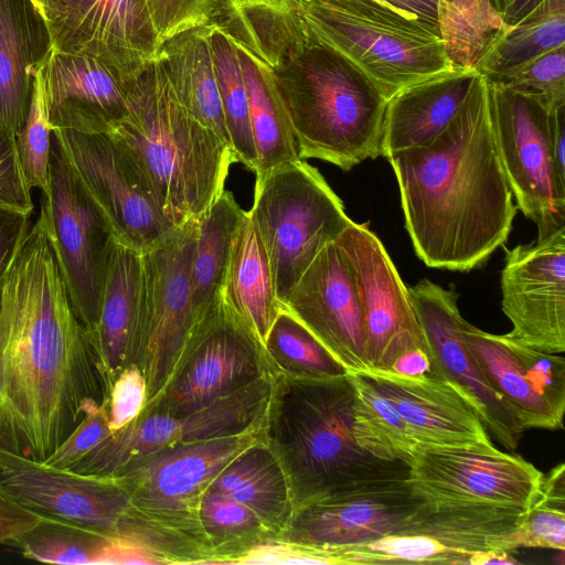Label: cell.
Here are the masks:
<instances>
[{
	"label": "cell",
	"instance_id": "6da1fadb",
	"mask_svg": "<svg viewBox=\"0 0 565 565\" xmlns=\"http://www.w3.org/2000/svg\"><path fill=\"white\" fill-rule=\"evenodd\" d=\"M106 399L39 214L0 277V447L44 461Z\"/></svg>",
	"mask_w": 565,
	"mask_h": 565
},
{
	"label": "cell",
	"instance_id": "7a4b0ae2",
	"mask_svg": "<svg viewBox=\"0 0 565 565\" xmlns=\"http://www.w3.org/2000/svg\"><path fill=\"white\" fill-rule=\"evenodd\" d=\"M385 158L405 228L428 267L468 271L507 242L518 207L498 154L484 75L434 139Z\"/></svg>",
	"mask_w": 565,
	"mask_h": 565
},
{
	"label": "cell",
	"instance_id": "3957f363",
	"mask_svg": "<svg viewBox=\"0 0 565 565\" xmlns=\"http://www.w3.org/2000/svg\"><path fill=\"white\" fill-rule=\"evenodd\" d=\"M103 132L130 156L175 227L199 220L225 190L235 162L183 107L161 57L129 83L125 114Z\"/></svg>",
	"mask_w": 565,
	"mask_h": 565
},
{
	"label": "cell",
	"instance_id": "277c9868",
	"mask_svg": "<svg viewBox=\"0 0 565 565\" xmlns=\"http://www.w3.org/2000/svg\"><path fill=\"white\" fill-rule=\"evenodd\" d=\"M270 379L262 439L281 465L294 509L351 483L408 475L407 465L375 458L356 444L348 373Z\"/></svg>",
	"mask_w": 565,
	"mask_h": 565
},
{
	"label": "cell",
	"instance_id": "5b68a950",
	"mask_svg": "<svg viewBox=\"0 0 565 565\" xmlns=\"http://www.w3.org/2000/svg\"><path fill=\"white\" fill-rule=\"evenodd\" d=\"M306 44L297 79L289 87L280 83L300 159L350 171L382 156L388 99L347 58Z\"/></svg>",
	"mask_w": 565,
	"mask_h": 565
},
{
	"label": "cell",
	"instance_id": "8992f818",
	"mask_svg": "<svg viewBox=\"0 0 565 565\" xmlns=\"http://www.w3.org/2000/svg\"><path fill=\"white\" fill-rule=\"evenodd\" d=\"M297 11L306 43L347 58L387 99L456 66L437 32L379 0H300Z\"/></svg>",
	"mask_w": 565,
	"mask_h": 565
},
{
	"label": "cell",
	"instance_id": "52a82bcc",
	"mask_svg": "<svg viewBox=\"0 0 565 565\" xmlns=\"http://www.w3.org/2000/svg\"><path fill=\"white\" fill-rule=\"evenodd\" d=\"M248 212L264 241L281 308L316 255L352 222L319 170L302 159L256 175Z\"/></svg>",
	"mask_w": 565,
	"mask_h": 565
},
{
	"label": "cell",
	"instance_id": "ba28073f",
	"mask_svg": "<svg viewBox=\"0 0 565 565\" xmlns=\"http://www.w3.org/2000/svg\"><path fill=\"white\" fill-rule=\"evenodd\" d=\"M195 235L196 221H190L140 253L139 303L129 365L135 364L145 377L146 405L168 383L199 324L190 282Z\"/></svg>",
	"mask_w": 565,
	"mask_h": 565
},
{
	"label": "cell",
	"instance_id": "9c48e42d",
	"mask_svg": "<svg viewBox=\"0 0 565 565\" xmlns=\"http://www.w3.org/2000/svg\"><path fill=\"white\" fill-rule=\"evenodd\" d=\"M487 81L491 126L503 172L516 206L536 225V241H542L565 227V179L557 172L552 143L556 108Z\"/></svg>",
	"mask_w": 565,
	"mask_h": 565
},
{
	"label": "cell",
	"instance_id": "30bf717a",
	"mask_svg": "<svg viewBox=\"0 0 565 565\" xmlns=\"http://www.w3.org/2000/svg\"><path fill=\"white\" fill-rule=\"evenodd\" d=\"M52 140L116 242L141 253L175 228L134 160L108 134L53 127Z\"/></svg>",
	"mask_w": 565,
	"mask_h": 565
},
{
	"label": "cell",
	"instance_id": "8fae6325",
	"mask_svg": "<svg viewBox=\"0 0 565 565\" xmlns=\"http://www.w3.org/2000/svg\"><path fill=\"white\" fill-rule=\"evenodd\" d=\"M269 373L263 344L221 300L195 327L168 383L141 413L186 415Z\"/></svg>",
	"mask_w": 565,
	"mask_h": 565
},
{
	"label": "cell",
	"instance_id": "7c38bea8",
	"mask_svg": "<svg viewBox=\"0 0 565 565\" xmlns=\"http://www.w3.org/2000/svg\"><path fill=\"white\" fill-rule=\"evenodd\" d=\"M425 501L408 475L359 481L295 508L278 542L340 550L402 534Z\"/></svg>",
	"mask_w": 565,
	"mask_h": 565
},
{
	"label": "cell",
	"instance_id": "4fadbf2b",
	"mask_svg": "<svg viewBox=\"0 0 565 565\" xmlns=\"http://www.w3.org/2000/svg\"><path fill=\"white\" fill-rule=\"evenodd\" d=\"M50 182L51 199L42 198L40 214L72 308L88 332L98 318L105 266L115 238L53 140Z\"/></svg>",
	"mask_w": 565,
	"mask_h": 565
},
{
	"label": "cell",
	"instance_id": "5bb4252c",
	"mask_svg": "<svg viewBox=\"0 0 565 565\" xmlns=\"http://www.w3.org/2000/svg\"><path fill=\"white\" fill-rule=\"evenodd\" d=\"M543 473L491 441L415 444L408 465L414 491L429 502H473L527 509Z\"/></svg>",
	"mask_w": 565,
	"mask_h": 565
},
{
	"label": "cell",
	"instance_id": "9a60e30c",
	"mask_svg": "<svg viewBox=\"0 0 565 565\" xmlns=\"http://www.w3.org/2000/svg\"><path fill=\"white\" fill-rule=\"evenodd\" d=\"M270 373L196 412L170 416L141 413L111 433L68 470L114 477L126 463L159 449L236 435L262 426L270 392Z\"/></svg>",
	"mask_w": 565,
	"mask_h": 565
},
{
	"label": "cell",
	"instance_id": "2e32d148",
	"mask_svg": "<svg viewBox=\"0 0 565 565\" xmlns=\"http://www.w3.org/2000/svg\"><path fill=\"white\" fill-rule=\"evenodd\" d=\"M40 14L50 50L97 58L127 81L160 57L145 0H51Z\"/></svg>",
	"mask_w": 565,
	"mask_h": 565
},
{
	"label": "cell",
	"instance_id": "e0dca14e",
	"mask_svg": "<svg viewBox=\"0 0 565 565\" xmlns=\"http://www.w3.org/2000/svg\"><path fill=\"white\" fill-rule=\"evenodd\" d=\"M0 491L42 516L98 532L118 547L124 521L132 507L117 478L55 468L3 447Z\"/></svg>",
	"mask_w": 565,
	"mask_h": 565
},
{
	"label": "cell",
	"instance_id": "ac0fdd59",
	"mask_svg": "<svg viewBox=\"0 0 565 565\" xmlns=\"http://www.w3.org/2000/svg\"><path fill=\"white\" fill-rule=\"evenodd\" d=\"M337 242L351 267L362 303L371 369L388 370L399 354L411 349H422L431 356L408 287L380 238L366 224L352 221Z\"/></svg>",
	"mask_w": 565,
	"mask_h": 565
},
{
	"label": "cell",
	"instance_id": "d6986e66",
	"mask_svg": "<svg viewBox=\"0 0 565 565\" xmlns=\"http://www.w3.org/2000/svg\"><path fill=\"white\" fill-rule=\"evenodd\" d=\"M501 294L509 338L545 353L565 351V227L505 248Z\"/></svg>",
	"mask_w": 565,
	"mask_h": 565
},
{
	"label": "cell",
	"instance_id": "ffe728a7",
	"mask_svg": "<svg viewBox=\"0 0 565 565\" xmlns=\"http://www.w3.org/2000/svg\"><path fill=\"white\" fill-rule=\"evenodd\" d=\"M408 291L438 375L462 393L497 441L514 450L524 428L490 385L462 339L458 292L427 278Z\"/></svg>",
	"mask_w": 565,
	"mask_h": 565
},
{
	"label": "cell",
	"instance_id": "44dd1931",
	"mask_svg": "<svg viewBox=\"0 0 565 565\" xmlns=\"http://www.w3.org/2000/svg\"><path fill=\"white\" fill-rule=\"evenodd\" d=\"M262 439V426L220 438L169 446L126 463L117 478L136 507L199 513L203 493L247 447Z\"/></svg>",
	"mask_w": 565,
	"mask_h": 565
},
{
	"label": "cell",
	"instance_id": "7402d4cb",
	"mask_svg": "<svg viewBox=\"0 0 565 565\" xmlns=\"http://www.w3.org/2000/svg\"><path fill=\"white\" fill-rule=\"evenodd\" d=\"M282 309L296 317L347 373L371 369L362 303L351 267L337 239L316 255Z\"/></svg>",
	"mask_w": 565,
	"mask_h": 565
},
{
	"label": "cell",
	"instance_id": "603a6c76",
	"mask_svg": "<svg viewBox=\"0 0 565 565\" xmlns=\"http://www.w3.org/2000/svg\"><path fill=\"white\" fill-rule=\"evenodd\" d=\"M41 73L52 128L103 132L125 114L131 81L97 58L49 49Z\"/></svg>",
	"mask_w": 565,
	"mask_h": 565
},
{
	"label": "cell",
	"instance_id": "cb8c5ba5",
	"mask_svg": "<svg viewBox=\"0 0 565 565\" xmlns=\"http://www.w3.org/2000/svg\"><path fill=\"white\" fill-rule=\"evenodd\" d=\"M394 404L415 444L489 443L479 416L450 382L437 376H404L390 370L360 372Z\"/></svg>",
	"mask_w": 565,
	"mask_h": 565
},
{
	"label": "cell",
	"instance_id": "d4e9b609",
	"mask_svg": "<svg viewBox=\"0 0 565 565\" xmlns=\"http://www.w3.org/2000/svg\"><path fill=\"white\" fill-rule=\"evenodd\" d=\"M479 74L477 68L455 66L392 96L384 116L382 156L434 139L459 111Z\"/></svg>",
	"mask_w": 565,
	"mask_h": 565
},
{
	"label": "cell",
	"instance_id": "484cf974",
	"mask_svg": "<svg viewBox=\"0 0 565 565\" xmlns=\"http://www.w3.org/2000/svg\"><path fill=\"white\" fill-rule=\"evenodd\" d=\"M140 273V252L115 241L105 266L98 318L95 327L86 332L107 397L114 381L129 365L139 303Z\"/></svg>",
	"mask_w": 565,
	"mask_h": 565
},
{
	"label": "cell",
	"instance_id": "4316f807",
	"mask_svg": "<svg viewBox=\"0 0 565 565\" xmlns=\"http://www.w3.org/2000/svg\"><path fill=\"white\" fill-rule=\"evenodd\" d=\"M247 34L246 39L234 35V41L239 53L257 154L255 174L259 175L300 157L274 62L258 36L249 29Z\"/></svg>",
	"mask_w": 565,
	"mask_h": 565
},
{
	"label": "cell",
	"instance_id": "83f0119b",
	"mask_svg": "<svg viewBox=\"0 0 565 565\" xmlns=\"http://www.w3.org/2000/svg\"><path fill=\"white\" fill-rule=\"evenodd\" d=\"M213 25L214 21L169 40L160 57L190 116L232 151L214 67Z\"/></svg>",
	"mask_w": 565,
	"mask_h": 565
},
{
	"label": "cell",
	"instance_id": "f1b7e54d",
	"mask_svg": "<svg viewBox=\"0 0 565 565\" xmlns=\"http://www.w3.org/2000/svg\"><path fill=\"white\" fill-rule=\"evenodd\" d=\"M222 300L263 344L281 307L264 241L248 211L232 245Z\"/></svg>",
	"mask_w": 565,
	"mask_h": 565
},
{
	"label": "cell",
	"instance_id": "f546056e",
	"mask_svg": "<svg viewBox=\"0 0 565 565\" xmlns=\"http://www.w3.org/2000/svg\"><path fill=\"white\" fill-rule=\"evenodd\" d=\"M525 510L491 503L425 501L402 534L427 535L462 553L503 552L502 540L518 526Z\"/></svg>",
	"mask_w": 565,
	"mask_h": 565
},
{
	"label": "cell",
	"instance_id": "4dcf8cb0",
	"mask_svg": "<svg viewBox=\"0 0 565 565\" xmlns=\"http://www.w3.org/2000/svg\"><path fill=\"white\" fill-rule=\"evenodd\" d=\"M206 490L224 494L252 510L278 540L294 512L285 472L263 439L237 455Z\"/></svg>",
	"mask_w": 565,
	"mask_h": 565
},
{
	"label": "cell",
	"instance_id": "1f68e13d",
	"mask_svg": "<svg viewBox=\"0 0 565 565\" xmlns=\"http://www.w3.org/2000/svg\"><path fill=\"white\" fill-rule=\"evenodd\" d=\"M30 0H0V135L17 142L30 104L32 71L45 57L35 55ZM39 12V11H38Z\"/></svg>",
	"mask_w": 565,
	"mask_h": 565
},
{
	"label": "cell",
	"instance_id": "d6a6232c",
	"mask_svg": "<svg viewBox=\"0 0 565 565\" xmlns=\"http://www.w3.org/2000/svg\"><path fill=\"white\" fill-rule=\"evenodd\" d=\"M244 214L233 194L224 190L196 220L190 282L199 323L222 300L232 245Z\"/></svg>",
	"mask_w": 565,
	"mask_h": 565
},
{
	"label": "cell",
	"instance_id": "836d02e7",
	"mask_svg": "<svg viewBox=\"0 0 565 565\" xmlns=\"http://www.w3.org/2000/svg\"><path fill=\"white\" fill-rule=\"evenodd\" d=\"M460 331L483 375L513 411L524 430L564 427L534 392L502 334L480 330L465 319L461 320Z\"/></svg>",
	"mask_w": 565,
	"mask_h": 565
},
{
	"label": "cell",
	"instance_id": "e575fe53",
	"mask_svg": "<svg viewBox=\"0 0 565 565\" xmlns=\"http://www.w3.org/2000/svg\"><path fill=\"white\" fill-rule=\"evenodd\" d=\"M564 46L565 0H543L491 41L477 70L493 81L540 55Z\"/></svg>",
	"mask_w": 565,
	"mask_h": 565
},
{
	"label": "cell",
	"instance_id": "d590c367",
	"mask_svg": "<svg viewBox=\"0 0 565 565\" xmlns=\"http://www.w3.org/2000/svg\"><path fill=\"white\" fill-rule=\"evenodd\" d=\"M353 386V435L375 458L409 465L415 443L394 404L363 373H348Z\"/></svg>",
	"mask_w": 565,
	"mask_h": 565
},
{
	"label": "cell",
	"instance_id": "8d00e7d4",
	"mask_svg": "<svg viewBox=\"0 0 565 565\" xmlns=\"http://www.w3.org/2000/svg\"><path fill=\"white\" fill-rule=\"evenodd\" d=\"M199 519L215 557V564L247 563L278 535L248 508L218 492L206 490Z\"/></svg>",
	"mask_w": 565,
	"mask_h": 565
},
{
	"label": "cell",
	"instance_id": "74e56055",
	"mask_svg": "<svg viewBox=\"0 0 565 565\" xmlns=\"http://www.w3.org/2000/svg\"><path fill=\"white\" fill-rule=\"evenodd\" d=\"M10 544L28 558L53 564H122L124 559L109 537L49 516Z\"/></svg>",
	"mask_w": 565,
	"mask_h": 565
},
{
	"label": "cell",
	"instance_id": "f35d334b",
	"mask_svg": "<svg viewBox=\"0 0 565 565\" xmlns=\"http://www.w3.org/2000/svg\"><path fill=\"white\" fill-rule=\"evenodd\" d=\"M212 49L234 160L255 172L257 154L252 135L247 93L239 53L234 41V34L216 22L213 25Z\"/></svg>",
	"mask_w": 565,
	"mask_h": 565
},
{
	"label": "cell",
	"instance_id": "ab89813d",
	"mask_svg": "<svg viewBox=\"0 0 565 565\" xmlns=\"http://www.w3.org/2000/svg\"><path fill=\"white\" fill-rule=\"evenodd\" d=\"M263 349L270 373L296 379H326L347 374L344 367L288 310L280 309Z\"/></svg>",
	"mask_w": 565,
	"mask_h": 565
},
{
	"label": "cell",
	"instance_id": "60d3db41",
	"mask_svg": "<svg viewBox=\"0 0 565 565\" xmlns=\"http://www.w3.org/2000/svg\"><path fill=\"white\" fill-rule=\"evenodd\" d=\"M490 0H438V30L456 66L477 68L493 39L507 31Z\"/></svg>",
	"mask_w": 565,
	"mask_h": 565
},
{
	"label": "cell",
	"instance_id": "b9f144b4",
	"mask_svg": "<svg viewBox=\"0 0 565 565\" xmlns=\"http://www.w3.org/2000/svg\"><path fill=\"white\" fill-rule=\"evenodd\" d=\"M520 547L565 551V465L543 475L539 491L518 526L501 542L503 552Z\"/></svg>",
	"mask_w": 565,
	"mask_h": 565
},
{
	"label": "cell",
	"instance_id": "7bdbcfd3",
	"mask_svg": "<svg viewBox=\"0 0 565 565\" xmlns=\"http://www.w3.org/2000/svg\"><path fill=\"white\" fill-rule=\"evenodd\" d=\"M41 62L32 71L30 104L24 124L17 136V148L29 188L31 190L39 189L42 192V198L49 202L51 199L52 126L42 79Z\"/></svg>",
	"mask_w": 565,
	"mask_h": 565
},
{
	"label": "cell",
	"instance_id": "ee69618b",
	"mask_svg": "<svg viewBox=\"0 0 565 565\" xmlns=\"http://www.w3.org/2000/svg\"><path fill=\"white\" fill-rule=\"evenodd\" d=\"M353 564H470L473 555L454 551L422 534H391L379 540L340 548Z\"/></svg>",
	"mask_w": 565,
	"mask_h": 565
},
{
	"label": "cell",
	"instance_id": "f6af8a7d",
	"mask_svg": "<svg viewBox=\"0 0 565 565\" xmlns=\"http://www.w3.org/2000/svg\"><path fill=\"white\" fill-rule=\"evenodd\" d=\"M492 82L537 97L550 108L564 106L565 46L540 55Z\"/></svg>",
	"mask_w": 565,
	"mask_h": 565
},
{
	"label": "cell",
	"instance_id": "bcb514c9",
	"mask_svg": "<svg viewBox=\"0 0 565 565\" xmlns=\"http://www.w3.org/2000/svg\"><path fill=\"white\" fill-rule=\"evenodd\" d=\"M534 392L563 423L565 412V359L526 347L502 334Z\"/></svg>",
	"mask_w": 565,
	"mask_h": 565
},
{
	"label": "cell",
	"instance_id": "7dc6e473",
	"mask_svg": "<svg viewBox=\"0 0 565 565\" xmlns=\"http://www.w3.org/2000/svg\"><path fill=\"white\" fill-rule=\"evenodd\" d=\"M225 0H145L158 40H169L213 22L218 4Z\"/></svg>",
	"mask_w": 565,
	"mask_h": 565
},
{
	"label": "cell",
	"instance_id": "c3c4849f",
	"mask_svg": "<svg viewBox=\"0 0 565 565\" xmlns=\"http://www.w3.org/2000/svg\"><path fill=\"white\" fill-rule=\"evenodd\" d=\"M110 434L105 404L93 406L43 462L60 469H71Z\"/></svg>",
	"mask_w": 565,
	"mask_h": 565
},
{
	"label": "cell",
	"instance_id": "681fc988",
	"mask_svg": "<svg viewBox=\"0 0 565 565\" xmlns=\"http://www.w3.org/2000/svg\"><path fill=\"white\" fill-rule=\"evenodd\" d=\"M146 403L145 377L135 364H130L114 381L105 403L110 431H117L135 420Z\"/></svg>",
	"mask_w": 565,
	"mask_h": 565
},
{
	"label": "cell",
	"instance_id": "f907efd6",
	"mask_svg": "<svg viewBox=\"0 0 565 565\" xmlns=\"http://www.w3.org/2000/svg\"><path fill=\"white\" fill-rule=\"evenodd\" d=\"M20 162L17 142L0 135V207L31 215L33 202Z\"/></svg>",
	"mask_w": 565,
	"mask_h": 565
},
{
	"label": "cell",
	"instance_id": "816d5d0a",
	"mask_svg": "<svg viewBox=\"0 0 565 565\" xmlns=\"http://www.w3.org/2000/svg\"><path fill=\"white\" fill-rule=\"evenodd\" d=\"M34 513L15 503L0 491V543H12L42 520Z\"/></svg>",
	"mask_w": 565,
	"mask_h": 565
},
{
	"label": "cell",
	"instance_id": "f5cc1de1",
	"mask_svg": "<svg viewBox=\"0 0 565 565\" xmlns=\"http://www.w3.org/2000/svg\"><path fill=\"white\" fill-rule=\"evenodd\" d=\"M30 216L0 207V277L9 266L19 242L31 225Z\"/></svg>",
	"mask_w": 565,
	"mask_h": 565
},
{
	"label": "cell",
	"instance_id": "db71d44e",
	"mask_svg": "<svg viewBox=\"0 0 565 565\" xmlns=\"http://www.w3.org/2000/svg\"><path fill=\"white\" fill-rule=\"evenodd\" d=\"M402 15L418 21L439 34L438 0H379ZM440 36V35H439Z\"/></svg>",
	"mask_w": 565,
	"mask_h": 565
},
{
	"label": "cell",
	"instance_id": "11a10c76",
	"mask_svg": "<svg viewBox=\"0 0 565 565\" xmlns=\"http://www.w3.org/2000/svg\"><path fill=\"white\" fill-rule=\"evenodd\" d=\"M388 370L404 376L440 377L430 354L422 349H411L403 352L396 358Z\"/></svg>",
	"mask_w": 565,
	"mask_h": 565
},
{
	"label": "cell",
	"instance_id": "9f6ffc18",
	"mask_svg": "<svg viewBox=\"0 0 565 565\" xmlns=\"http://www.w3.org/2000/svg\"><path fill=\"white\" fill-rule=\"evenodd\" d=\"M234 13L242 18L248 10H264L275 15H288L294 9H298L296 0H225Z\"/></svg>",
	"mask_w": 565,
	"mask_h": 565
},
{
	"label": "cell",
	"instance_id": "6f0895ef",
	"mask_svg": "<svg viewBox=\"0 0 565 565\" xmlns=\"http://www.w3.org/2000/svg\"><path fill=\"white\" fill-rule=\"evenodd\" d=\"M543 0H490L493 10L507 26L525 17Z\"/></svg>",
	"mask_w": 565,
	"mask_h": 565
},
{
	"label": "cell",
	"instance_id": "680465c9",
	"mask_svg": "<svg viewBox=\"0 0 565 565\" xmlns=\"http://www.w3.org/2000/svg\"><path fill=\"white\" fill-rule=\"evenodd\" d=\"M552 143L557 172L565 179V105L553 111Z\"/></svg>",
	"mask_w": 565,
	"mask_h": 565
},
{
	"label": "cell",
	"instance_id": "91938a15",
	"mask_svg": "<svg viewBox=\"0 0 565 565\" xmlns=\"http://www.w3.org/2000/svg\"><path fill=\"white\" fill-rule=\"evenodd\" d=\"M51 0H30V2L33 4V7L39 11V13L42 11V9L50 2Z\"/></svg>",
	"mask_w": 565,
	"mask_h": 565
}]
</instances>
